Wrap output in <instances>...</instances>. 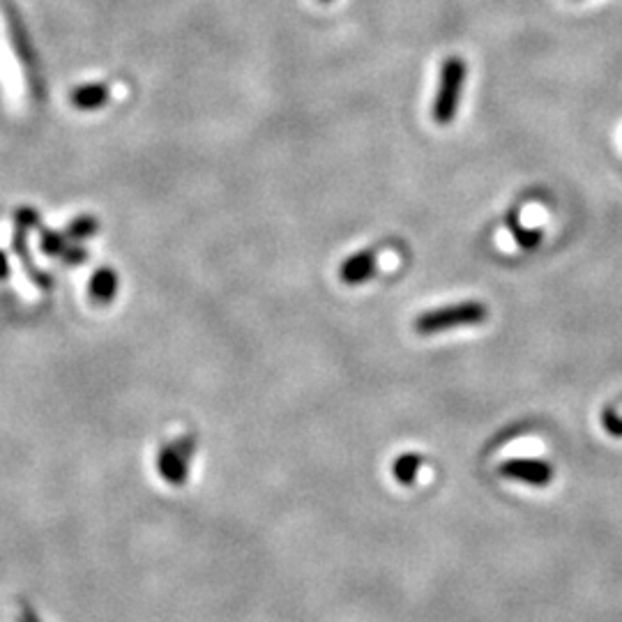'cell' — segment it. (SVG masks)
<instances>
[{
  "label": "cell",
  "instance_id": "1",
  "mask_svg": "<svg viewBox=\"0 0 622 622\" xmlns=\"http://www.w3.org/2000/svg\"><path fill=\"white\" fill-rule=\"evenodd\" d=\"M489 309L482 302L468 300L457 302V305L438 307L431 311H424L415 318V330L420 335H438V332H447L454 328H468V325H480L487 321Z\"/></svg>",
  "mask_w": 622,
  "mask_h": 622
},
{
  "label": "cell",
  "instance_id": "2",
  "mask_svg": "<svg viewBox=\"0 0 622 622\" xmlns=\"http://www.w3.org/2000/svg\"><path fill=\"white\" fill-rule=\"evenodd\" d=\"M464 86H466V63L457 56L447 58L441 65V79H438V93L434 100V120L438 125H447L457 118Z\"/></svg>",
  "mask_w": 622,
  "mask_h": 622
},
{
  "label": "cell",
  "instance_id": "3",
  "mask_svg": "<svg viewBox=\"0 0 622 622\" xmlns=\"http://www.w3.org/2000/svg\"><path fill=\"white\" fill-rule=\"evenodd\" d=\"M194 447H196L194 438L187 436L171 445H164L162 450H159L157 457L159 475H162L169 484H173V487H180V484L187 482L189 459H192Z\"/></svg>",
  "mask_w": 622,
  "mask_h": 622
},
{
  "label": "cell",
  "instance_id": "4",
  "mask_svg": "<svg viewBox=\"0 0 622 622\" xmlns=\"http://www.w3.org/2000/svg\"><path fill=\"white\" fill-rule=\"evenodd\" d=\"M498 473L530 487H546L553 480V466L542 459H507L500 464Z\"/></svg>",
  "mask_w": 622,
  "mask_h": 622
},
{
  "label": "cell",
  "instance_id": "5",
  "mask_svg": "<svg viewBox=\"0 0 622 622\" xmlns=\"http://www.w3.org/2000/svg\"><path fill=\"white\" fill-rule=\"evenodd\" d=\"M376 268H378L376 252L374 249H364V252L353 254L351 259H346L344 263H341L339 277H341V282L348 286H358V284L367 282V279H371Z\"/></svg>",
  "mask_w": 622,
  "mask_h": 622
},
{
  "label": "cell",
  "instance_id": "6",
  "mask_svg": "<svg viewBox=\"0 0 622 622\" xmlns=\"http://www.w3.org/2000/svg\"><path fill=\"white\" fill-rule=\"evenodd\" d=\"M72 106H77L81 111H95L109 102V88L104 83H86L72 90L70 95Z\"/></svg>",
  "mask_w": 622,
  "mask_h": 622
},
{
  "label": "cell",
  "instance_id": "7",
  "mask_svg": "<svg viewBox=\"0 0 622 622\" xmlns=\"http://www.w3.org/2000/svg\"><path fill=\"white\" fill-rule=\"evenodd\" d=\"M116 291H118L116 270H111V268L97 270L93 282H90V298H93L95 302H100V305H106V302H111L113 298H116Z\"/></svg>",
  "mask_w": 622,
  "mask_h": 622
},
{
  "label": "cell",
  "instance_id": "8",
  "mask_svg": "<svg viewBox=\"0 0 622 622\" xmlns=\"http://www.w3.org/2000/svg\"><path fill=\"white\" fill-rule=\"evenodd\" d=\"M420 468H422L420 454H401V457L394 461L392 473H394V477H397L399 484H404V487H413L415 480H417V473H420Z\"/></svg>",
  "mask_w": 622,
  "mask_h": 622
},
{
  "label": "cell",
  "instance_id": "9",
  "mask_svg": "<svg viewBox=\"0 0 622 622\" xmlns=\"http://www.w3.org/2000/svg\"><path fill=\"white\" fill-rule=\"evenodd\" d=\"M97 229H100V224H97L95 217H79L67 226V235L74 240H86L90 235H95Z\"/></svg>",
  "mask_w": 622,
  "mask_h": 622
},
{
  "label": "cell",
  "instance_id": "10",
  "mask_svg": "<svg viewBox=\"0 0 622 622\" xmlns=\"http://www.w3.org/2000/svg\"><path fill=\"white\" fill-rule=\"evenodd\" d=\"M42 249L47 254H51V256H63L67 249V240H65V235H58V233H51V231H44L42 233Z\"/></svg>",
  "mask_w": 622,
  "mask_h": 622
},
{
  "label": "cell",
  "instance_id": "11",
  "mask_svg": "<svg viewBox=\"0 0 622 622\" xmlns=\"http://www.w3.org/2000/svg\"><path fill=\"white\" fill-rule=\"evenodd\" d=\"M63 256H65V263H83V261H86L88 254L83 252V249L74 247V249H67Z\"/></svg>",
  "mask_w": 622,
  "mask_h": 622
},
{
  "label": "cell",
  "instance_id": "12",
  "mask_svg": "<svg viewBox=\"0 0 622 622\" xmlns=\"http://www.w3.org/2000/svg\"><path fill=\"white\" fill-rule=\"evenodd\" d=\"M21 622H42V620L37 618V613L30 609V606H24V609H21Z\"/></svg>",
  "mask_w": 622,
  "mask_h": 622
},
{
  "label": "cell",
  "instance_id": "13",
  "mask_svg": "<svg viewBox=\"0 0 622 622\" xmlns=\"http://www.w3.org/2000/svg\"><path fill=\"white\" fill-rule=\"evenodd\" d=\"M10 275V263H7V256L0 252V279H7Z\"/></svg>",
  "mask_w": 622,
  "mask_h": 622
},
{
  "label": "cell",
  "instance_id": "14",
  "mask_svg": "<svg viewBox=\"0 0 622 622\" xmlns=\"http://www.w3.org/2000/svg\"><path fill=\"white\" fill-rule=\"evenodd\" d=\"M323 3H330V0H323Z\"/></svg>",
  "mask_w": 622,
  "mask_h": 622
}]
</instances>
